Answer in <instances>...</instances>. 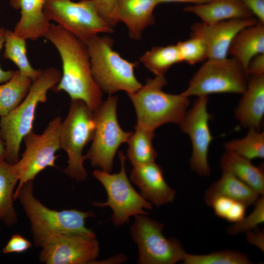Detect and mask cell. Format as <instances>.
<instances>
[{
    "label": "cell",
    "instance_id": "cell-1",
    "mask_svg": "<svg viewBox=\"0 0 264 264\" xmlns=\"http://www.w3.org/2000/svg\"><path fill=\"white\" fill-rule=\"evenodd\" d=\"M44 37L55 47L62 63V74L54 91H65L71 100H82L95 111L102 103L103 95L92 74L86 44L52 23Z\"/></svg>",
    "mask_w": 264,
    "mask_h": 264
},
{
    "label": "cell",
    "instance_id": "cell-2",
    "mask_svg": "<svg viewBox=\"0 0 264 264\" xmlns=\"http://www.w3.org/2000/svg\"><path fill=\"white\" fill-rule=\"evenodd\" d=\"M33 188V181H29L16 189L13 198L20 200L30 220L36 246L41 247L48 238L59 234L96 237L95 233L85 225L87 218L95 216L93 211L50 209L34 197Z\"/></svg>",
    "mask_w": 264,
    "mask_h": 264
},
{
    "label": "cell",
    "instance_id": "cell-3",
    "mask_svg": "<svg viewBox=\"0 0 264 264\" xmlns=\"http://www.w3.org/2000/svg\"><path fill=\"white\" fill-rule=\"evenodd\" d=\"M61 77L60 71L49 67L32 82L21 103L7 115L0 117V136L5 146V160L15 164L19 160V152L24 136L33 131L36 108L47 100L48 91L53 88Z\"/></svg>",
    "mask_w": 264,
    "mask_h": 264
},
{
    "label": "cell",
    "instance_id": "cell-4",
    "mask_svg": "<svg viewBox=\"0 0 264 264\" xmlns=\"http://www.w3.org/2000/svg\"><path fill=\"white\" fill-rule=\"evenodd\" d=\"M167 84L164 75L148 78L145 85L137 91L128 94L136 111V125L154 131L167 123L180 124L190 102L182 93L172 94L162 88Z\"/></svg>",
    "mask_w": 264,
    "mask_h": 264
},
{
    "label": "cell",
    "instance_id": "cell-5",
    "mask_svg": "<svg viewBox=\"0 0 264 264\" xmlns=\"http://www.w3.org/2000/svg\"><path fill=\"white\" fill-rule=\"evenodd\" d=\"M86 44L92 76L101 90L110 95L119 90L129 94L142 86L134 75L138 62H130L114 51L111 38L96 35Z\"/></svg>",
    "mask_w": 264,
    "mask_h": 264
},
{
    "label": "cell",
    "instance_id": "cell-6",
    "mask_svg": "<svg viewBox=\"0 0 264 264\" xmlns=\"http://www.w3.org/2000/svg\"><path fill=\"white\" fill-rule=\"evenodd\" d=\"M95 130L94 112L82 100H71L68 114L61 123L59 140L60 149L68 156V164L63 172L77 181L87 177L82 153L92 140Z\"/></svg>",
    "mask_w": 264,
    "mask_h": 264
},
{
    "label": "cell",
    "instance_id": "cell-7",
    "mask_svg": "<svg viewBox=\"0 0 264 264\" xmlns=\"http://www.w3.org/2000/svg\"><path fill=\"white\" fill-rule=\"evenodd\" d=\"M118 155L121 164L118 173L111 174L99 169L93 171L94 177L100 182L106 191L107 200L92 204L98 207H110L112 211V221L117 226L128 222L132 216L148 214L144 209L151 210L153 208L151 203L132 185L125 169L126 156L122 151L119 152Z\"/></svg>",
    "mask_w": 264,
    "mask_h": 264
},
{
    "label": "cell",
    "instance_id": "cell-8",
    "mask_svg": "<svg viewBox=\"0 0 264 264\" xmlns=\"http://www.w3.org/2000/svg\"><path fill=\"white\" fill-rule=\"evenodd\" d=\"M248 78L243 67L234 57L207 59L182 93L188 97L214 93L242 94L247 88Z\"/></svg>",
    "mask_w": 264,
    "mask_h": 264
},
{
    "label": "cell",
    "instance_id": "cell-9",
    "mask_svg": "<svg viewBox=\"0 0 264 264\" xmlns=\"http://www.w3.org/2000/svg\"><path fill=\"white\" fill-rule=\"evenodd\" d=\"M117 97L111 96L94 112L95 130L92 143L85 155L94 167L111 173L115 154L119 146L132 134L120 127L116 115Z\"/></svg>",
    "mask_w": 264,
    "mask_h": 264
},
{
    "label": "cell",
    "instance_id": "cell-10",
    "mask_svg": "<svg viewBox=\"0 0 264 264\" xmlns=\"http://www.w3.org/2000/svg\"><path fill=\"white\" fill-rule=\"evenodd\" d=\"M148 214L134 217L131 227L132 240L137 245L140 264H174L183 260L186 254L180 242L166 238L162 233L164 225Z\"/></svg>",
    "mask_w": 264,
    "mask_h": 264
},
{
    "label": "cell",
    "instance_id": "cell-11",
    "mask_svg": "<svg viewBox=\"0 0 264 264\" xmlns=\"http://www.w3.org/2000/svg\"><path fill=\"white\" fill-rule=\"evenodd\" d=\"M44 13L48 21L59 26L86 43L100 33H112L90 0H47Z\"/></svg>",
    "mask_w": 264,
    "mask_h": 264
},
{
    "label": "cell",
    "instance_id": "cell-12",
    "mask_svg": "<svg viewBox=\"0 0 264 264\" xmlns=\"http://www.w3.org/2000/svg\"><path fill=\"white\" fill-rule=\"evenodd\" d=\"M62 118L51 120L41 134L32 131L24 138L25 147L22 158L13 167L19 176L17 189L23 184L33 181L36 176L48 167H56V152L60 149L59 135Z\"/></svg>",
    "mask_w": 264,
    "mask_h": 264
},
{
    "label": "cell",
    "instance_id": "cell-13",
    "mask_svg": "<svg viewBox=\"0 0 264 264\" xmlns=\"http://www.w3.org/2000/svg\"><path fill=\"white\" fill-rule=\"evenodd\" d=\"M208 102V96H198L179 124L181 131L189 135L191 142L190 167L201 176H208L211 173L208 157L213 137L209 127L211 116L207 111Z\"/></svg>",
    "mask_w": 264,
    "mask_h": 264
},
{
    "label": "cell",
    "instance_id": "cell-14",
    "mask_svg": "<svg viewBox=\"0 0 264 264\" xmlns=\"http://www.w3.org/2000/svg\"><path fill=\"white\" fill-rule=\"evenodd\" d=\"M39 260L46 264H95L99 252L96 237L59 234L41 246Z\"/></svg>",
    "mask_w": 264,
    "mask_h": 264
},
{
    "label": "cell",
    "instance_id": "cell-15",
    "mask_svg": "<svg viewBox=\"0 0 264 264\" xmlns=\"http://www.w3.org/2000/svg\"><path fill=\"white\" fill-rule=\"evenodd\" d=\"M257 19H233L213 24L196 22L191 27V36L205 44L208 59L227 58L231 43L236 34L245 27L255 24Z\"/></svg>",
    "mask_w": 264,
    "mask_h": 264
},
{
    "label": "cell",
    "instance_id": "cell-16",
    "mask_svg": "<svg viewBox=\"0 0 264 264\" xmlns=\"http://www.w3.org/2000/svg\"><path fill=\"white\" fill-rule=\"evenodd\" d=\"M130 179L142 196L155 206L171 203L175 198L176 191L167 183L162 168L155 161L133 167Z\"/></svg>",
    "mask_w": 264,
    "mask_h": 264
},
{
    "label": "cell",
    "instance_id": "cell-17",
    "mask_svg": "<svg viewBox=\"0 0 264 264\" xmlns=\"http://www.w3.org/2000/svg\"><path fill=\"white\" fill-rule=\"evenodd\" d=\"M250 76L234 116L243 128L260 131L264 115V75Z\"/></svg>",
    "mask_w": 264,
    "mask_h": 264
},
{
    "label": "cell",
    "instance_id": "cell-18",
    "mask_svg": "<svg viewBox=\"0 0 264 264\" xmlns=\"http://www.w3.org/2000/svg\"><path fill=\"white\" fill-rule=\"evenodd\" d=\"M47 0H9L11 6L21 11L13 31L27 40L35 41L44 37L50 25L44 13Z\"/></svg>",
    "mask_w": 264,
    "mask_h": 264
},
{
    "label": "cell",
    "instance_id": "cell-19",
    "mask_svg": "<svg viewBox=\"0 0 264 264\" xmlns=\"http://www.w3.org/2000/svg\"><path fill=\"white\" fill-rule=\"evenodd\" d=\"M157 0H117V15L119 22L127 26L131 38H141L143 31L154 23L153 14Z\"/></svg>",
    "mask_w": 264,
    "mask_h": 264
},
{
    "label": "cell",
    "instance_id": "cell-20",
    "mask_svg": "<svg viewBox=\"0 0 264 264\" xmlns=\"http://www.w3.org/2000/svg\"><path fill=\"white\" fill-rule=\"evenodd\" d=\"M184 10L195 14L200 19L201 22L206 24L253 17L241 0H212L205 3L187 6Z\"/></svg>",
    "mask_w": 264,
    "mask_h": 264
},
{
    "label": "cell",
    "instance_id": "cell-21",
    "mask_svg": "<svg viewBox=\"0 0 264 264\" xmlns=\"http://www.w3.org/2000/svg\"><path fill=\"white\" fill-rule=\"evenodd\" d=\"M261 195L251 187L227 172H222L205 191L204 199L210 206L216 198L223 197L241 202L246 206L254 204Z\"/></svg>",
    "mask_w": 264,
    "mask_h": 264
},
{
    "label": "cell",
    "instance_id": "cell-22",
    "mask_svg": "<svg viewBox=\"0 0 264 264\" xmlns=\"http://www.w3.org/2000/svg\"><path fill=\"white\" fill-rule=\"evenodd\" d=\"M228 53L241 63L247 73L251 59L264 53V24L258 21L239 31L233 39Z\"/></svg>",
    "mask_w": 264,
    "mask_h": 264
},
{
    "label": "cell",
    "instance_id": "cell-23",
    "mask_svg": "<svg viewBox=\"0 0 264 264\" xmlns=\"http://www.w3.org/2000/svg\"><path fill=\"white\" fill-rule=\"evenodd\" d=\"M222 172L231 174L251 187L261 196L264 194V166H256L251 160L235 153L226 151L220 159Z\"/></svg>",
    "mask_w": 264,
    "mask_h": 264
},
{
    "label": "cell",
    "instance_id": "cell-24",
    "mask_svg": "<svg viewBox=\"0 0 264 264\" xmlns=\"http://www.w3.org/2000/svg\"><path fill=\"white\" fill-rule=\"evenodd\" d=\"M13 164L5 160L0 161V221L8 226L18 221L13 205V191L19 178Z\"/></svg>",
    "mask_w": 264,
    "mask_h": 264
},
{
    "label": "cell",
    "instance_id": "cell-25",
    "mask_svg": "<svg viewBox=\"0 0 264 264\" xmlns=\"http://www.w3.org/2000/svg\"><path fill=\"white\" fill-rule=\"evenodd\" d=\"M32 84V80L14 70L11 78L0 85V118L7 115L23 101Z\"/></svg>",
    "mask_w": 264,
    "mask_h": 264
},
{
    "label": "cell",
    "instance_id": "cell-26",
    "mask_svg": "<svg viewBox=\"0 0 264 264\" xmlns=\"http://www.w3.org/2000/svg\"><path fill=\"white\" fill-rule=\"evenodd\" d=\"M135 132L129 138L127 158L133 167L155 161L157 154L152 141L155 134L154 131L142 128L136 125Z\"/></svg>",
    "mask_w": 264,
    "mask_h": 264
},
{
    "label": "cell",
    "instance_id": "cell-27",
    "mask_svg": "<svg viewBox=\"0 0 264 264\" xmlns=\"http://www.w3.org/2000/svg\"><path fill=\"white\" fill-rule=\"evenodd\" d=\"M26 41L13 31L6 29L3 58L12 61L19 71L33 82L39 77L43 70L34 68L29 63L27 56Z\"/></svg>",
    "mask_w": 264,
    "mask_h": 264
},
{
    "label": "cell",
    "instance_id": "cell-28",
    "mask_svg": "<svg viewBox=\"0 0 264 264\" xmlns=\"http://www.w3.org/2000/svg\"><path fill=\"white\" fill-rule=\"evenodd\" d=\"M139 60L155 75H164L171 66L182 62L176 44L153 47Z\"/></svg>",
    "mask_w": 264,
    "mask_h": 264
},
{
    "label": "cell",
    "instance_id": "cell-29",
    "mask_svg": "<svg viewBox=\"0 0 264 264\" xmlns=\"http://www.w3.org/2000/svg\"><path fill=\"white\" fill-rule=\"evenodd\" d=\"M226 151L235 153L250 160L264 157V132L254 129H248L246 135L225 143Z\"/></svg>",
    "mask_w": 264,
    "mask_h": 264
},
{
    "label": "cell",
    "instance_id": "cell-30",
    "mask_svg": "<svg viewBox=\"0 0 264 264\" xmlns=\"http://www.w3.org/2000/svg\"><path fill=\"white\" fill-rule=\"evenodd\" d=\"M184 264H251L248 256L238 251L224 250L204 255L186 253Z\"/></svg>",
    "mask_w": 264,
    "mask_h": 264
},
{
    "label": "cell",
    "instance_id": "cell-31",
    "mask_svg": "<svg viewBox=\"0 0 264 264\" xmlns=\"http://www.w3.org/2000/svg\"><path fill=\"white\" fill-rule=\"evenodd\" d=\"M182 62L193 65L208 59V52L204 42L199 38L191 36L190 39L177 44Z\"/></svg>",
    "mask_w": 264,
    "mask_h": 264
},
{
    "label": "cell",
    "instance_id": "cell-32",
    "mask_svg": "<svg viewBox=\"0 0 264 264\" xmlns=\"http://www.w3.org/2000/svg\"><path fill=\"white\" fill-rule=\"evenodd\" d=\"M253 211L246 217L227 228V232L230 235H235L242 232L253 230L264 222V198H259L254 204Z\"/></svg>",
    "mask_w": 264,
    "mask_h": 264
},
{
    "label": "cell",
    "instance_id": "cell-33",
    "mask_svg": "<svg viewBox=\"0 0 264 264\" xmlns=\"http://www.w3.org/2000/svg\"><path fill=\"white\" fill-rule=\"evenodd\" d=\"M103 20L111 28L119 22L117 0H90Z\"/></svg>",
    "mask_w": 264,
    "mask_h": 264
},
{
    "label": "cell",
    "instance_id": "cell-34",
    "mask_svg": "<svg viewBox=\"0 0 264 264\" xmlns=\"http://www.w3.org/2000/svg\"><path fill=\"white\" fill-rule=\"evenodd\" d=\"M32 246L31 242L23 236L18 234H14L3 248L2 252L4 254L22 253Z\"/></svg>",
    "mask_w": 264,
    "mask_h": 264
},
{
    "label": "cell",
    "instance_id": "cell-35",
    "mask_svg": "<svg viewBox=\"0 0 264 264\" xmlns=\"http://www.w3.org/2000/svg\"><path fill=\"white\" fill-rule=\"evenodd\" d=\"M235 201L227 198L220 197L215 198L210 206L213 209L216 216L225 219Z\"/></svg>",
    "mask_w": 264,
    "mask_h": 264
},
{
    "label": "cell",
    "instance_id": "cell-36",
    "mask_svg": "<svg viewBox=\"0 0 264 264\" xmlns=\"http://www.w3.org/2000/svg\"><path fill=\"white\" fill-rule=\"evenodd\" d=\"M258 21L264 24V0H241Z\"/></svg>",
    "mask_w": 264,
    "mask_h": 264
},
{
    "label": "cell",
    "instance_id": "cell-37",
    "mask_svg": "<svg viewBox=\"0 0 264 264\" xmlns=\"http://www.w3.org/2000/svg\"><path fill=\"white\" fill-rule=\"evenodd\" d=\"M249 76L264 75V53L254 56L250 61L247 68Z\"/></svg>",
    "mask_w": 264,
    "mask_h": 264
},
{
    "label": "cell",
    "instance_id": "cell-38",
    "mask_svg": "<svg viewBox=\"0 0 264 264\" xmlns=\"http://www.w3.org/2000/svg\"><path fill=\"white\" fill-rule=\"evenodd\" d=\"M246 207L243 203L235 201L225 220L233 223L241 220L245 216Z\"/></svg>",
    "mask_w": 264,
    "mask_h": 264
},
{
    "label": "cell",
    "instance_id": "cell-39",
    "mask_svg": "<svg viewBox=\"0 0 264 264\" xmlns=\"http://www.w3.org/2000/svg\"><path fill=\"white\" fill-rule=\"evenodd\" d=\"M247 242L261 250H264V234L257 228L245 232Z\"/></svg>",
    "mask_w": 264,
    "mask_h": 264
},
{
    "label": "cell",
    "instance_id": "cell-40",
    "mask_svg": "<svg viewBox=\"0 0 264 264\" xmlns=\"http://www.w3.org/2000/svg\"><path fill=\"white\" fill-rule=\"evenodd\" d=\"M6 29L0 27V51L5 42V33ZM14 70H4L0 67V83L8 81L13 75Z\"/></svg>",
    "mask_w": 264,
    "mask_h": 264
},
{
    "label": "cell",
    "instance_id": "cell-41",
    "mask_svg": "<svg viewBox=\"0 0 264 264\" xmlns=\"http://www.w3.org/2000/svg\"><path fill=\"white\" fill-rule=\"evenodd\" d=\"M158 4L166 2H187L201 4L208 2L212 0H157Z\"/></svg>",
    "mask_w": 264,
    "mask_h": 264
},
{
    "label": "cell",
    "instance_id": "cell-42",
    "mask_svg": "<svg viewBox=\"0 0 264 264\" xmlns=\"http://www.w3.org/2000/svg\"><path fill=\"white\" fill-rule=\"evenodd\" d=\"M5 146L4 142L0 136V161L5 160Z\"/></svg>",
    "mask_w": 264,
    "mask_h": 264
}]
</instances>
